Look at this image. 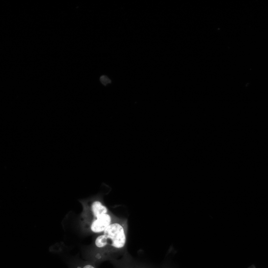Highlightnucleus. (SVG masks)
<instances>
[{
    "label": "nucleus",
    "mask_w": 268,
    "mask_h": 268,
    "mask_svg": "<svg viewBox=\"0 0 268 268\" xmlns=\"http://www.w3.org/2000/svg\"><path fill=\"white\" fill-rule=\"evenodd\" d=\"M88 205L85 218L89 229L94 233L103 232L117 218L98 199L92 200Z\"/></svg>",
    "instance_id": "nucleus-2"
},
{
    "label": "nucleus",
    "mask_w": 268,
    "mask_h": 268,
    "mask_svg": "<svg viewBox=\"0 0 268 268\" xmlns=\"http://www.w3.org/2000/svg\"><path fill=\"white\" fill-rule=\"evenodd\" d=\"M128 228L127 219L117 217L102 234L96 238L94 244L98 252L95 260L113 261L127 253Z\"/></svg>",
    "instance_id": "nucleus-1"
},
{
    "label": "nucleus",
    "mask_w": 268,
    "mask_h": 268,
    "mask_svg": "<svg viewBox=\"0 0 268 268\" xmlns=\"http://www.w3.org/2000/svg\"><path fill=\"white\" fill-rule=\"evenodd\" d=\"M113 262L116 268H151L148 266L134 261L128 253Z\"/></svg>",
    "instance_id": "nucleus-3"
},
{
    "label": "nucleus",
    "mask_w": 268,
    "mask_h": 268,
    "mask_svg": "<svg viewBox=\"0 0 268 268\" xmlns=\"http://www.w3.org/2000/svg\"><path fill=\"white\" fill-rule=\"evenodd\" d=\"M77 268H96L95 267L91 264L87 263L83 265L82 266H78Z\"/></svg>",
    "instance_id": "nucleus-4"
}]
</instances>
